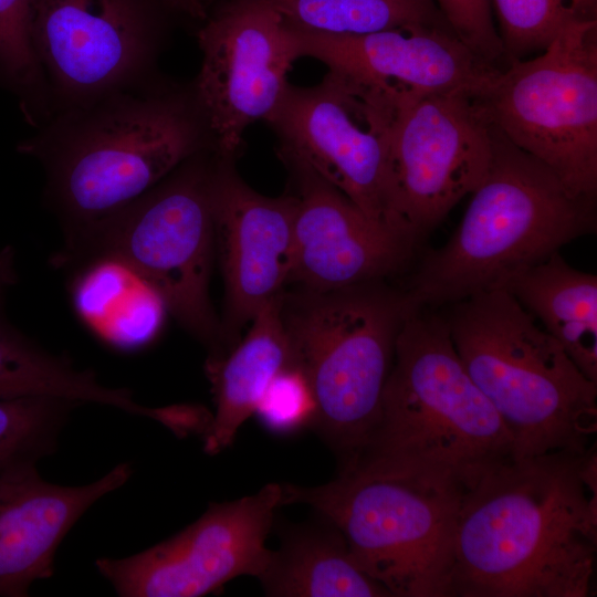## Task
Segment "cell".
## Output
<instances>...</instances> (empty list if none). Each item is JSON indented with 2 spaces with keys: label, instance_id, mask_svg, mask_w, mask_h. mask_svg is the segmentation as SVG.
Masks as SVG:
<instances>
[{
  "label": "cell",
  "instance_id": "1",
  "mask_svg": "<svg viewBox=\"0 0 597 597\" xmlns=\"http://www.w3.org/2000/svg\"><path fill=\"white\" fill-rule=\"evenodd\" d=\"M596 551V444L511 459L461 494L451 597H587Z\"/></svg>",
  "mask_w": 597,
  "mask_h": 597
},
{
  "label": "cell",
  "instance_id": "2",
  "mask_svg": "<svg viewBox=\"0 0 597 597\" xmlns=\"http://www.w3.org/2000/svg\"><path fill=\"white\" fill-rule=\"evenodd\" d=\"M207 149L191 84L160 75L59 112L17 145L41 165L45 202L64 237L117 212Z\"/></svg>",
  "mask_w": 597,
  "mask_h": 597
},
{
  "label": "cell",
  "instance_id": "3",
  "mask_svg": "<svg viewBox=\"0 0 597 597\" xmlns=\"http://www.w3.org/2000/svg\"><path fill=\"white\" fill-rule=\"evenodd\" d=\"M511 459L512 438L461 363L443 313L415 308L397 337L375 428L339 473L437 480L464 491Z\"/></svg>",
  "mask_w": 597,
  "mask_h": 597
},
{
  "label": "cell",
  "instance_id": "4",
  "mask_svg": "<svg viewBox=\"0 0 597 597\" xmlns=\"http://www.w3.org/2000/svg\"><path fill=\"white\" fill-rule=\"evenodd\" d=\"M492 127L490 165L461 222L411 275L406 291L416 307H444L504 289L562 247L596 233V201L573 195L547 166Z\"/></svg>",
  "mask_w": 597,
  "mask_h": 597
},
{
  "label": "cell",
  "instance_id": "5",
  "mask_svg": "<svg viewBox=\"0 0 597 597\" xmlns=\"http://www.w3.org/2000/svg\"><path fill=\"white\" fill-rule=\"evenodd\" d=\"M444 307L458 356L506 427L514 459L593 446L597 383L510 292H482Z\"/></svg>",
  "mask_w": 597,
  "mask_h": 597
},
{
  "label": "cell",
  "instance_id": "6",
  "mask_svg": "<svg viewBox=\"0 0 597 597\" xmlns=\"http://www.w3.org/2000/svg\"><path fill=\"white\" fill-rule=\"evenodd\" d=\"M220 158L210 149L196 154L117 212L64 237L52 259L72 274L97 263L126 269L209 348L208 358L224 354L209 295Z\"/></svg>",
  "mask_w": 597,
  "mask_h": 597
},
{
  "label": "cell",
  "instance_id": "7",
  "mask_svg": "<svg viewBox=\"0 0 597 597\" xmlns=\"http://www.w3.org/2000/svg\"><path fill=\"white\" fill-rule=\"evenodd\" d=\"M417 308L406 290L375 280L336 291L283 294L293 364L315 399L312 427L349 467L378 420L404 322Z\"/></svg>",
  "mask_w": 597,
  "mask_h": 597
},
{
  "label": "cell",
  "instance_id": "8",
  "mask_svg": "<svg viewBox=\"0 0 597 597\" xmlns=\"http://www.w3.org/2000/svg\"><path fill=\"white\" fill-rule=\"evenodd\" d=\"M282 488L283 504H307L339 530L356 565L390 597H451L458 485L343 472Z\"/></svg>",
  "mask_w": 597,
  "mask_h": 597
},
{
  "label": "cell",
  "instance_id": "9",
  "mask_svg": "<svg viewBox=\"0 0 597 597\" xmlns=\"http://www.w3.org/2000/svg\"><path fill=\"white\" fill-rule=\"evenodd\" d=\"M478 100L506 139L575 196L597 197V20L559 32L540 55L500 69Z\"/></svg>",
  "mask_w": 597,
  "mask_h": 597
},
{
  "label": "cell",
  "instance_id": "10",
  "mask_svg": "<svg viewBox=\"0 0 597 597\" xmlns=\"http://www.w3.org/2000/svg\"><path fill=\"white\" fill-rule=\"evenodd\" d=\"M493 127L464 92L399 98L386 161L387 227L416 247L483 180Z\"/></svg>",
  "mask_w": 597,
  "mask_h": 597
},
{
  "label": "cell",
  "instance_id": "11",
  "mask_svg": "<svg viewBox=\"0 0 597 597\" xmlns=\"http://www.w3.org/2000/svg\"><path fill=\"white\" fill-rule=\"evenodd\" d=\"M174 15L166 0H34L52 116L158 77Z\"/></svg>",
  "mask_w": 597,
  "mask_h": 597
},
{
  "label": "cell",
  "instance_id": "12",
  "mask_svg": "<svg viewBox=\"0 0 597 597\" xmlns=\"http://www.w3.org/2000/svg\"><path fill=\"white\" fill-rule=\"evenodd\" d=\"M394 108L383 95L327 72L312 86L290 84L266 123L277 136L281 159L307 166L388 228L386 161Z\"/></svg>",
  "mask_w": 597,
  "mask_h": 597
},
{
  "label": "cell",
  "instance_id": "13",
  "mask_svg": "<svg viewBox=\"0 0 597 597\" xmlns=\"http://www.w3.org/2000/svg\"><path fill=\"white\" fill-rule=\"evenodd\" d=\"M201 64L190 83L212 150L235 159L247 129L268 122L298 60L284 19L259 0L214 6L197 31Z\"/></svg>",
  "mask_w": 597,
  "mask_h": 597
},
{
  "label": "cell",
  "instance_id": "14",
  "mask_svg": "<svg viewBox=\"0 0 597 597\" xmlns=\"http://www.w3.org/2000/svg\"><path fill=\"white\" fill-rule=\"evenodd\" d=\"M283 488L269 483L252 495L211 503L193 523L135 555L95 562L121 597H200L229 580L259 577Z\"/></svg>",
  "mask_w": 597,
  "mask_h": 597
},
{
  "label": "cell",
  "instance_id": "15",
  "mask_svg": "<svg viewBox=\"0 0 597 597\" xmlns=\"http://www.w3.org/2000/svg\"><path fill=\"white\" fill-rule=\"evenodd\" d=\"M286 24L298 59L317 60L328 72L390 97L449 92L479 96L501 69L447 25L332 35Z\"/></svg>",
  "mask_w": 597,
  "mask_h": 597
},
{
  "label": "cell",
  "instance_id": "16",
  "mask_svg": "<svg viewBox=\"0 0 597 597\" xmlns=\"http://www.w3.org/2000/svg\"><path fill=\"white\" fill-rule=\"evenodd\" d=\"M290 168L295 200L290 283L324 293L400 272L416 245L368 218L353 201L307 166Z\"/></svg>",
  "mask_w": 597,
  "mask_h": 597
},
{
  "label": "cell",
  "instance_id": "17",
  "mask_svg": "<svg viewBox=\"0 0 597 597\" xmlns=\"http://www.w3.org/2000/svg\"><path fill=\"white\" fill-rule=\"evenodd\" d=\"M213 211L229 338L290 284L295 200L259 193L238 175L234 159L221 157Z\"/></svg>",
  "mask_w": 597,
  "mask_h": 597
},
{
  "label": "cell",
  "instance_id": "18",
  "mask_svg": "<svg viewBox=\"0 0 597 597\" xmlns=\"http://www.w3.org/2000/svg\"><path fill=\"white\" fill-rule=\"evenodd\" d=\"M117 464L85 485L45 481L36 464L0 475V597H25L31 585L53 574L56 551L70 530L101 498L132 476Z\"/></svg>",
  "mask_w": 597,
  "mask_h": 597
},
{
  "label": "cell",
  "instance_id": "19",
  "mask_svg": "<svg viewBox=\"0 0 597 597\" xmlns=\"http://www.w3.org/2000/svg\"><path fill=\"white\" fill-rule=\"evenodd\" d=\"M284 294V293H283ZM283 294L264 304L251 320L245 337L219 358L207 359L214 412L203 434L205 451L229 447L273 377L293 364L282 305Z\"/></svg>",
  "mask_w": 597,
  "mask_h": 597
},
{
  "label": "cell",
  "instance_id": "20",
  "mask_svg": "<svg viewBox=\"0 0 597 597\" xmlns=\"http://www.w3.org/2000/svg\"><path fill=\"white\" fill-rule=\"evenodd\" d=\"M321 522L284 530L280 548L271 551L258 577L265 595L388 597L387 590L356 565L339 530L323 517Z\"/></svg>",
  "mask_w": 597,
  "mask_h": 597
},
{
  "label": "cell",
  "instance_id": "21",
  "mask_svg": "<svg viewBox=\"0 0 597 597\" xmlns=\"http://www.w3.org/2000/svg\"><path fill=\"white\" fill-rule=\"evenodd\" d=\"M504 290L597 383V276L570 266L555 253L515 275Z\"/></svg>",
  "mask_w": 597,
  "mask_h": 597
},
{
  "label": "cell",
  "instance_id": "22",
  "mask_svg": "<svg viewBox=\"0 0 597 597\" xmlns=\"http://www.w3.org/2000/svg\"><path fill=\"white\" fill-rule=\"evenodd\" d=\"M53 397L129 411L128 388L102 385L92 369H80L65 356L48 352L15 327L0 304V399Z\"/></svg>",
  "mask_w": 597,
  "mask_h": 597
},
{
  "label": "cell",
  "instance_id": "23",
  "mask_svg": "<svg viewBox=\"0 0 597 597\" xmlns=\"http://www.w3.org/2000/svg\"><path fill=\"white\" fill-rule=\"evenodd\" d=\"M295 28L362 35L415 25H447L433 0H259Z\"/></svg>",
  "mask_w": 597,
  "mask_h": 597
},
{
  "label": "cell",
  "instance_id": "24",
  "mask_svg": "<svg viewBox=\"0 0 597 597\" xmlns=\"http://www.w3.org/2000/svg\"><path fill=\"white\" fill-rule=\"evenodd\" d=\"M34 0H0V86L13 95L35 129L52 116L33 38Z\"/></svg>",
  "mask_w": 597,
  "mask_h": 597
},
{
  "label": "cell",
  "instance_id": "25",
  "mask_svg": "<svg viewBox=\"0 0 597 597\" xmlns=\"http://www.w3.org/2000/svg\"><path fill=\"white\" fill-rule=\"evenodd\" d=\"M80 406L53 397L0 399V475L54 453L63 428Z\"/></svg>",
  "mask_w": 597,
  "mask_h": 597
},
{
  "label": "cell",
  "instance_id": "26",
  "mask_svg": "<svg viewBox=\"0 0 597 597\" xmlns=\"http://www.w3.org/2000/svg\"><path fill=\"white\" fill-rule=\"evenodd\" d=\"M504 56L511 62L548 43L567 27L597 20V0H491Z\"/></svg>",
  "mask_w": 597,
  "mask_h": 597
},
{
  "label": "cell",
  "instance_id": "27",
  "mask_svg": "<svg viewBox=\"0 0 597 597\" xmlns=\"http://www.w3.org/2000/svg\"><path fill=\"white\" fill-rule=\"evenodd\" d=\"M315 411L314 394L305 373L291 364L273 377L254 413L270 430L286 433L312 426Z\"/></svg>",
  "mask_w": 597,
  "mask_h": 597
},
{
  "label": "cell",
  "instance_id": "28",
  "mask_svg": "<svg viewBox=\"0 0 597 597\" xmlns=\"http://www.w3.org/2000/svg\"><path fill=\"white\" fill-rule=\"evenodd\" d=\"M433 2L450 30L479 56L495 66L505 59L494 24L491 0H433Z\"/></svg>",
  "mask_w": 597,
  "mask_h": 597
},
{
  "label": "cell",
  "instance_id": "29",
  "mask_svg": "<svg viewBox=\"0 0 597 597\" xmlns=\"http://www.w3.org/2000/svg\"><path fill=\"white\" fill-rule=\"evenodd\" d=\"M17 282L15 252L12 245H6L0 249V304H4L7 293Z\"/></svg>",
  "mask_w": 597,
  "mask_h": 597
},
{
  "label": "cell",
  "instance_id": "30",
  "mask_svg": "<svg viewBox=\"0 0 597 597\" xmlns=\"http://www.w3.org/2000/svg\"><path fill=\"white\" fill-rule=\"evenodd\" d=\"M177 15L201 23L208 15L203 0H166Z\"/></svg>",
  "mask_w": 597,
  "mask_h": 597
},
{
  "label": "cell",
  "instance_id": "31",
  "mask_svg": "<svg viewBox=\"0 0 597 597\" xmlns=\"http://www.w3.org/2000/svg\"><path fill=\"white\" fill-rule=\"evenodd\" d=\"M210 1H218L219 2L218 4H220V3L228 2V1H231V0H203L207 9H208V6H209Z\"/></svg>",
  "mask_w": 597,
  "mask_h": 597
}]
</instances>
